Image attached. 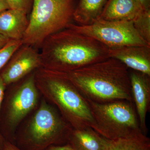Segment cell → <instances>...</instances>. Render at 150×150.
<instances>
[{
    "mask_svg": "<svg viewBox=\"0 0 150 150\" xmlns=\"http://www.w3.org/2000/svg\"><path fill=\"white\" fill-rule=\"evenodd\" d=\"M68 27L93 38L110 48L130 46H150L136 31L133 20L107 21L99 19L88 25L71 23Z\"/></svg>",
    "mask_w": 150,
    "mask_h": 150,
    "instance_id": "obj_6",
    "label": "cell"
},
{
    "mask_svg": "<svg viewBox=\"0 0 150 150\" xmlns=\"http://www.w3.org/2000/svg\"><path fill=\"white\" fill-rule=\"evenodd\" d=\"M133 21L138 34L150 44V10L142 11Z\"/></svg>",
    "mask_w": 150,
    "mask_h": 150,
    "instance_id": "obj_17",
    "label": "cell"
},
{
    "mask_svg": "<svg viewBox=\"0 0 150 150\" xmlns=\"http://www.w3.org/2000/svg\"><path fill=\"white\" fill-rule=\"evenodd\" d=\"M109 57L128 68L150 76V46H130L110 48Z\"/></svg>",
    "mask_w": 150,
    "mask_h": 150,
    "instance_id": "obj_11",
    "label": "cell"
},
{
    "mask_svg": "<svg viewBox=\"0 0 150 150\" xmlns=\"http://www.w3.org/2000/svg\"><path fill=\"white\" fill-rule=\"evenodd\" d=\"M48 150H76L70 144L64 146H51Z\"/></svg>",
    "mask_w": 150,
    "mask_h": 150,
    "instance_id": "obj_22",
    "label": "cell"
},
{
    "mask_svg": "<svg viewBox=\"0 0 150 150\" xmlns=\"http://www.w3.org/2000/svg\"><path fill=\"white\" fill-rule=\"evenodd\" d=\"M70 131L64 121L45 102L35 112L29 128L31 140L40 145L56 142L63 136L68 137Z\"/></svg>",
    "mask_w": 150,
    "mask_h": 150,
    "instance_id": "obj_7",
    "label": "cell"
},
{
    "mask_svg": "<svg viewBox=\"0 0 150 150\" xmlns=\"http://www.w3.org/2000/svg\"><path fill=\"white\" fill-rule=\"evenodd\" d=\"M10 9L9 7L5 0H0V12Z\"/></svg>",
    "mask_w": 150,
    "mask_h": 150,
    "instance_id": "obj_25",
    "label": "cell"
},
{
    "mask_svg": "<svg viewBox=\"0 0 150 150\" xmlns=\"http://www.w3.org/2000/svg\"><path fill=\"white\" fill-rule=\"evenodd\" d=\"M108 0H79L73 19L79 25H88L99 19Z\"/></svg>",
    "mask_w": 150,
    "mask_h": 150,
    "instance_id": "obj_15",
    "label": "cell"
},
{
    "mask_svg": "<svg viewBox=\"0 0 150 150\" xmlns=\"http://www.w3.org/2000/svg\"><path fill=\"white\" fill-rule=\"evenodd\" d=\"M67 138L76 150H105L108 142L90 127L71 130Z\"/></svg>",
    "mask_w": 150,
    "mask_h": 150,
    "instance_id": "obj_14",
    "label": "cell"
},
{
    "mask_svg": "<svg viewBox=\"0 0 150 150\" xmlns=\"http://www.w3.org/2000/svg\"><path fill=\"white\" fill-rule=\"evenodd\" d=\"M3 150H21L10 142L6 141Z\"/></svg>",
    "mask_w": 150,
    "mask_h": 150,
    "instance_id": "obj_23",
    "label": "cell"
},
{
    "mask_svg": "<svg viewBox=\"0 0 150 150\" xmlns=\"http://www.w3.org/2000/svg\"><path fill=\"white\" fill-rule=\"evenodd\" d=\"M86 99L95 122L94 130L106 139L116 140L144 134L133 101L98 103Z\"/></svg>",
    "mask_w": 150,
    "mask_h": 150,
    "instance_id": "obj_5",
    "label": "cell"
},
{
    "mask_svg": "<svg viewBox=\"0 0 150 150\" xmlns=\"http://www.w3.org/2000/svg\"><path fill=\"white\" fill-rule=\"evenodd\" d=\"M6 141L0 130V150H3Z\"/></svg>",
    "mask_w": 150,
    "mask_h": 150,
    "instance_id": "obj_26",
    "label": "cell"
},
{
    "mask_svg": "<svg viewBox=\"0 0 150 150\" xmlns=\"http://www.w3.org/2000/svg\"><path fill=\"white\" fill-rule=\"evenodd\" d=\"M129 76L132 98L136 105L140 128L143 134L146 135V117L150 107V76L134 70L129 73Z\"/></svg>",
    "mask_w": 150,
    "mask_h": 150,
    "instance_id": "obj_10",
    "label": "cell"
},
{
    "mask_svg": "<svg viewBox=\"0 0 150 150\" xmlns=\"http://www.w3.org/2000/svg\"><path fill=\"white\" fill-rule=\"evenodd\" d=\"M10 40L7 38L6 37L0 33V49L6 44Z\"/></svg>",
    "mask_w": 150,
    "mask_h": 150,
    "instance_id": "obj_24",
    "label": "cell"
},
{
    "mask_svg": "<svg viewBox=\"0 0 150 150\" xmlns=\"http://www.w3.org/2000/svg\"><path fill=\"white\" fill-rule=\"evenodd\" d=\"M41 67L40 52L33 46L22 44L2 69L0 76L7 86Z\"/></svg>",
    "mask_w": 150,
    "mask_h": 150,
    "instance_id": "obj_9",
    "label": "cell"
},
{
    "mask_svg": "<svg viewBox=\"0 0 150 150\" xmlns=\"http://www.w3.org/2000/svg\"><path fill=\"white\" fill-rule=\"evenodd\" d=\"M34 77L37 88L56 105L74 129H95V122L86 100L64 76L40 67Z\"/></svg>",
    "mask_w": 150,
    "mask_h": 150,
    "instance_id": "obj_3",
    "label": "cell"
},
{
    "mask_svg": "<svg viewBox=\"0 0 150 150\" xmlns=\"http://www.w3.org/2000/svg\"><path fill=\"white\" fill-rule=\"evenodd\" d=\"M37 90L33 74L21 84L7 103L3 122L12 126L24 118L37 103Z\"/></svg>",
    "mask_w": 150,
    "mask_h": 150,
    "instance_id": "obj_8",
    "label": "cell"
},
{
    "mask_svg": "<svg viewBox=\"0 0 150 150\" xmlns=\"http://www.w3.org/2000/svg\"><path fill=\"white\" fill-rule=\"evenodd\" d=\"M105 150H150V139L141 134L129 138L108 140Z\"/></svg>",
    "mask_w": 150,
    "mask_h": 150,
    "instance_id": "obj_16",
    "label": "cell"
},
{
    "mask_svg": "<svg viewBox=\"0 0 150 150\" xmlns=\"http://www.w3.org/2000/svg\"><path fill=\"white\" fill-rule=\"evenodd\" d=\"M40 48L41 67L57 72L71 71L110 58V48L68 27L50 35Z\"/></svg>",
    "mask_w": 150,
    "mask_h": 150,
    "instance_id": "obj_1",
    "label": "cell"
},
{
    "mask_svg": "<svg viewBox=\"0 0 150 150\" xmlns=\"http://www.w3.org/2000/svg\"><path fill=\"white\" fill-rule=\"evenodd\" d=\"M142 11L150 10V0H137Z\"/></svg>",
    "mask_w": 150,
    "mask_h": 150,
    "instance_id": "obj_21",
    "label": "cell"
},
{
    "mask_svg": "<svg viewBox=\"0 0 150 150\" xmlns=\"http://www.w3.org/2000/svg\"><path fill=\"white\" fill-rule=\"evenodd\" d=\"M6 87V86L0 76V114H1L3 103L4 99L5 92Z\"/></svg>",
    "mask_w": 150,
    "mask_h": 150,
    "instance_id": "obj_20",
    "label": "cell"
},
{
    "mask_svg": "<svg viewBox=\"0 0 150 150\" xmlns=\"http://www.w3.org/2000/svg\"><path fill=\"white\" fill-rule=\"evenodd\" d=\"M74 0H34L23 45L40 47L50 35L71 23Z\"/></svg>",
    "mask_w": 150,
    "mask_h": 150,
    "instance_id": "obj_4",
    "label": "cell"
},
{
    "mask_svg": "<svg viewBox=\"0 0 150 150\" xmlns=\"http://www.w3.org/2000/svg\"><path fill=\"white\" fill-rule=\"evenodd\" d=\"M10 9L23 11L27 14L32 8L34 0H5Z\"/></svg>",
    "mask_w": 150,
    "mask_h": 150,
    "instance_id": "obj_19",
    "label": "cell"
},
{
    "mask_svg": "<svg viewBox=\"0 0 150 150\" xmlns=\"http://www.w3.org/2000/svg\"><path fill=\"white\" fill-rule=\"evenodd\" d=\"M22 44L21 40H10L0 49V71L6 66L14 53Z\"/></svg>",
    "mask_w": 150,
    "mask_h": 150,
    "instance_id": "obj_18",
    "label": "cell"
},
{
    "mask_svg": "<svg viewBox=\"0 0 150 150\" xmlns=\"http://www.w3.org/2000/svg\"><path fill=\"white\" fill-rule=\"evenodd\" d=\"M27 14L8 9L0 12V33L10 40H22L28 25Z\"/></svg>",
    "mask_w": 150,
    "mask_h": 150,
    "instance_id": "obj_12",
    "label": "cell"
},
{
    "mask_svg": "<svg viewBox=\"0 0 150 150\" xmlns=\"http://www.w3.org/2000/svg\"><path fill=\"white\" fill-rule=\"evenodd\" d=\"M142 11L137 0H108L99 19L132 21Z\"/></svg>",
    "mask_w": 150,
    "mask_h": 150,
    "instance_id": "obj_13",
    "label": "cell"
},
{
    "mask_svg": "<svg viewBox=\"0 0 150 150\" xmlns=\"http://www.w3.org/2000/svg\"><path fill=\"white\" fill-rule=\"evenodd\" d=\"M128 69L119 60L109 58L78 69L58 73L71 81L86 99L98 103L133 101Z\"/></svg>",
    "mask_w": 150,
    "mask_h": 150,
    "instance_id": "obj_2",
    "label": "cell"
}]
</instances>
